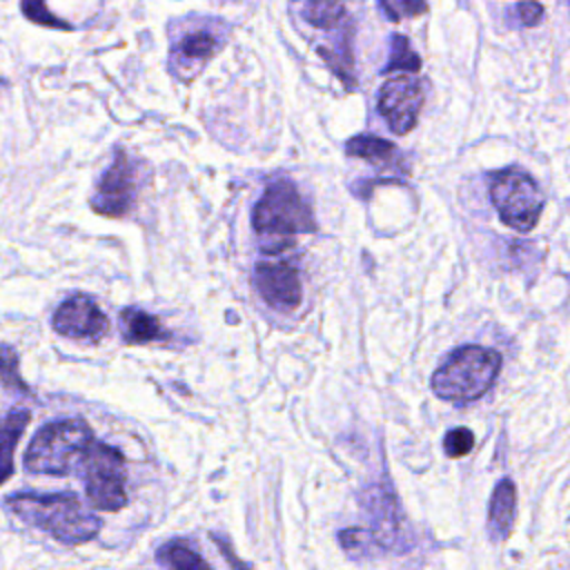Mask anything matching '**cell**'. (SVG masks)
<instances>
[{
  "instance_id": "1",
  "label": "cell",
  "mask_w": 570,
  "mask_h": 570,
  "mask_svg": "<svg viewBox=\"0 0 570 570\" xmlns=\"http://www.w3.org/2000/svg\"><path fill=\"white\" fill-rule=\"evenodd\" d=\"M7 508L24 523L47 532L62 543H87L100 532V519L91 514L76 494H33L20 492L7 497Z\"/></svg>"
},
{
  "instance_id": "2",
  "label": "cell",
  "mask_w": 570,
  "mask_h": 570,
  "mask_svg": "<svg viewBox=\"0 0 570 570\" xmlns=\"http://www.w3.org/2000/svg\"><path fill=\"white\" fill-rule=\"evenodd\" d=\"M501 370V354L483 345H461L432 374V392L456 405L481 399L497 381Z\"/></svg>"
},
{
  "instance_id": "3",
  "label": "cell",
  "mask_w": 570,
  "mask_h": 570,
  "mask_svg": "<svg viewBox=\"0 0 570 570\" xmlns=\"http://www.w3.org/2000/svg\"><path fill=\"white\" fill-rule=\"evenodd\" d=\"M94 443V432L82 419L47 423L36 432L27 452L24 468L33 474H69Z\"/></svg>"
},
{
  "instance_id": "4",
  "label": "cell",
  "mask_w": 570,
  "mask_h": 570,
  "mask_svg": "<svg viewBox=\"0 0 570 570\" xmlns=\"http://www.w3.org/2000/svg\"><path fill=\"white\" fill-rule=\"evenodd\" d=\"M490 200L501 220L521 234L534 229L546 205L539 185L519 169H501L490 176Z\"/></svg>"
},
{
  "instance_id": "5",
  "label": "cell",
  "mask_w": 570,
  "mask_h": 570,
  "mask_svg": "<svg viewBox=\"0 0 570 570\" xmlns=\"http://www.w3.org/2000/svg\"><path fill=\"white\" fill-rule=\"evenodd\" d=\"M252 225L261 236H292L316 227L309 205L287 180H276L265 189L254 207Z\"/></svg>"
},
{
  "instance_id": "6",
  "label": "cell",
  "mask_w": 570,
  "mask_h": 570,
  "mask_svg": "<svg viewBox=\"0 0 570 570\" xmlns=\"http://www.w3.org/2000/svg\"><path fill=\"white\" fill-rule=\"evenodd\" d=\"M85 492L94 508L116 512L127 503L125 456L107 443H91L82 456Z\"/></svg>"
},
{
  "instance_id": "7",
  "label": "cell",
  "mask_w": 570,
  "mask_h": 570,
  "mask_svg": "<svg viewBox=\"0 0 570 570\" xmlns=\"http://www.w3.org/2000/svg\"><path fill=\"white\" fill-rule=\"evenodd\" d=\"M136 187H138L136 165L131 163L125 149H116L111 167L102 174L91 196V209L102 216H122L134 205Z\"/></svg>"
},
{
  "instance_id": "8",
  "label": "cell",
  "mask_w": 570,
  "mask_h": 570,
  "mask_svg": "<svg viewBox=\"0 0 570 570\" xmlns=\"http://www.w3.org/2000/svg\"><path fill=\"white\" fill-rule=\"evenodd\" d=\"M423 105V89L414 78H390L379 91V111L387 120L390 129L405 136L414 129Z\"/></svg>"
},
{
  "instance_id": "9",
  "label": "cell",
  "mask_w": 570,
  "mask_h": 570,
  "mask_svg": "<svg viewBox=\"0 0 570 570\" xmlns=\"http://www.w3.org/2000/svg\"><path fill=\"white\" fill-rule=\"evenodd\" d=\"M51 325L62 336L89 341H100L109 330L105 312L94 303V298L85 294H73L71 298L60 303Z\"/></svg>"
},
{
  "instance_id": "10",
  "label": "cell",
  "mask_w": 570,
  "mask_h": 570,
  "mask_svg": "<svg viewBox=\"0 0 570 570\" xmlns=\"http://www.w3.org/2000/svg\"><path fill=\"white\" fill-rule=\"evenodd\" d=\"M254 281L263 301L278 312L296 309L303 298L298 272L287 263H258Z\"/></svg>"
},
{
  "instance_id": "11",
  "label": "cell",
  "mask_w": 570,
  "mask_h": 570,
  "mask_svg": "<svg viewBox=\"0 0 570 570\" xmlns=\"http://www.w3.org/2000/svg\"><path fill=\"white\" fill-rule=\"evenodd\" d=\"M365 508L372 528L367 530L379 550H390L399 543V505L392 492L385 488H370L365 494Z\"/></svg>"
},
{
  "instance_id": "12",
  "label": "cell",
  "mask_w": 570,
  "mask_h": 570,
  "mask_svg": "<svg viewBox=\"0 0 570 570\" xmlns=\"http://www.w3.org/2000/svg\"><path fill=\"white\" fill-rule=\"evenodd\" d=\"M517 517V488L510 479H501L488 505V534L492 541H503L514 525Z\"/></svg>"
},
{
  "instance_id": "13",
  "label": "cell",
  "mask_w": 570,
  "mask_h": 570,
  "mask_svg": "<svg viewBox=\"0 0 570 570\" xmlns=\"http://www.w3.org/2000/svg\"><path fill=\"white\" fill-rule=\"evenodd\" d=\"M120 330H122L125 343H131V345L167 338V332L160 325V321L138 307H125L120 312Z\"/></svg>"
},
{
  "instance_id": "14",
  "label": "cell",
  "mask_w": 570,
  "mask_h": 570,
  "mask_svg": "<svg viewBox=\"0 0 570 570\" xmlns=\"http://www.w3.org/2000/svg\"><path fill=\"white\" fill-rule=\"evenodd\" d=\"M29 410L16 407L2 423H0V485L13 474V452L16 443L20 441L27 423H29Z\"/></svg>"
},
{
  "instance_id": "15",
  "label": "cell",
  "mask_w": 570,
  "mask_h": 570,
  "mask_svg": "<svg viewBox=\"0 0 570 570\" xmlns=\"http://www.w3.org/2000/svg\"><path fill=\"white\" fill-rule=\"evenodd\" d=\"M218 47V40L207 31H194L180 38V42L171 49V58L178 62V69L189 67L191 71L198 69Z\"/></svg>"
},
{
  "instance_id": "16",
  "label": "cell",
  "mask_w": 570,
  "mask_h": 570,
  "mask_svg": "<svg viewBox=\"0 0 570 570\" xmlns=\"http://www.w3.org/2000/svg\"><path fill=\"white\" fill-rule=\"evenodd\" d=\"M345 151H347V156L363 158V160H370L374 165H387L396 156V147L390 140L372 136V134L350 138L347 145H345Z\"/></svg>"
},
{
  "instance_id": "17",
  "label": "cell",
  "mask_w": 570,
  "mask_h": 570,
  "mask_svg": "<svg viewBox=\"0 0 570 570\" xmlns=\"http://www.w3.org/2000/svg\"><path fill=\"white\" fill-rule=\"evenodd\" d=\"M156 559L169 570H214L196 550L185 541H167L158 548Z\"/></svg>"
},
{
  "instance_id": "18",
  "label": "cell",
  "mask_w": 570,
  "mask_h": 570,
  "mask_svg": "<svg viewBox=\"0 0 570 570\" xmlns=\"http://www.w3.org/2000/svg\"><path fill=\"white\" fill-rule=\"evenodd\" d=\"M303 18L318 27V29H332L345 18V4L341 2H309L303 7Z\"/></svg>"
},
{
  "instance_id": "19",
  "label": "cell",
  "mask_w": 570,
  "mask_h": 570,
  "mask_svg": "<svg viewBox=\"0 0 570 570\" xmlns=\"http://www.w3.org/2000/svg\"><path fill=\"white\" fill-rule=\"evenodd\" d=\"M421 69V58L412 51L410 40L401 33L392 36V53H390V62L385 65L383 73L390 71H419Z\"/></svg>"
},
{
  "instance_id": "20",
  "label": "cell",
  "mask_w": 570,
  "mask_h": 570,
  "mask_svg": "<svg viewBox=\"0 0 570 570\" xmlns=\"http://www.w3.org/2000/svg\"><path fill=\"white\" fill-rule=\"evenodd\" d=\"M0 379L4 387L29 392L27 383L20 376V358L11 345H0Z\"/></svg>"
},
{
  "instance_id": "21",
  "label": "cell",
  "mask_w": 570,
  "mask_h": 570,
  "mask_svg": "<svg viewBox=\"0 0 570 570\" xmlns=\"http://www.w3.org/2000/svg\"><path fill=\"white\" fill-rule=\"evenodd\" d=\"M338 539L345 552H350L352 557H370L372 550H379L372 534L363 528H347L338 534Z\"/></svg>"
},
{
  "instance_id": "22",
  "label": "cell",
  "mask_w": 570,
  "mask_h": 570,
  "mask_svg": "<svg viewBox=\"0 0 570 570\" xmlns=\"http://www.w3.org/2000/svg\"><path fill=\"white\" fill-rule=\"evenodd\" d=\"M472 445H474V434L468 428H452L443 439V450L450 459H461L470 454Z\"/></svg>"
},
{
  "instance_id": "23",
  "label": "cell",
  "mask_w": 570,
  "mask_h": 570,
  "mask_svg": "<svg viewBox=\"0 0 570 570\" xmlns=\"http://www.w3.org/2000/svg\"><path fill=\"white\" fill-rule=\"evenodd\" d=\"M22 13L29 18V20H33V22H38V24H45V27H58V29H71V24H67L65 20H58V16H53V13H49V9H47V4L45 2H22Z\"/></svg>"
},
{
  "instance_id": "24",
  "label": "cell",
  "mask_w": 570,
  "mask_h": 570,
  "mask_svg": "<svg viewBox=\"0 0 570 570\" xmlns=\"http://www.w3.org/2000/svg\"><path fill=\"white\" fill-rule=\"evenodd\" d=\"M381 9L390 16V20H401V16H419L428 11L425 2L419 0H401V2H381Z\"/></svg>"
},
{
  "instance_id": "25",
  "label": "cell",
  "mask_w": 570,
  "mask_h": 570,
  "mask_svg": "<svg viewBox=\"0 0 570 570\" xmlns=\"http://www.w3.org/2000/svg\"><path fill=\"white\" fill-rule=\"evenodd\" d=\"M517 13H519V20L525 27H534L543 18V4H539V2H521V4H517Z\"/></svg>"
},
{
  "instance_id": "26",
  "label": "cell",
  "mask_w": 570,
  "mask_h": 570,
  "mask_svg": "<svg viewBox=\"0 0 570 570\" xmlns=\"http://www.w3.org/2000/svg\"><path fill=\"white\" fill-rule=\"evenodd\" d=\"M212 539H216V541H218V548H220V552H223V554L229 559V563H232L236 570H247V566L238 563V559H236V557L229 552V543H227V541H223V539H220V537H216V534H212Z\"/></svg>"
}]
</instances>
